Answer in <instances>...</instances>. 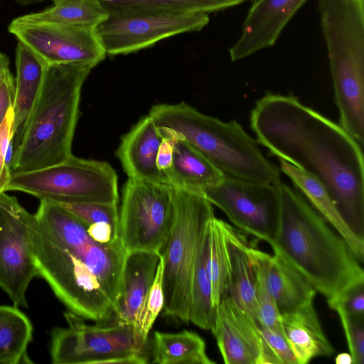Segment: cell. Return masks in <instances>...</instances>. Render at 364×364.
<instances>
[{
    "instance_id": "cell-43",
    "label": "cell",
    "mask_w": 364,
    "mask_h": 364,
    "mask_svg": "<svg viewBox=\"0 0 364 364\" xmlns=\"http://www.w3.org/2000/svg\"><path fill=\"white\" fill-rule=\"evenodd\" d=\"M16 3L22 6L31 5L34 4H38L43 1H46L48 0H15Z\"/></svg>"
},
{
    "instance_id": "cell-2",
    "label": "cell",
    "mask_w": 364,
    "mask_h": 364,
    "mask_svg": "<svg viewBox=\"0 0 364 364\" xmlns=\"http://www.w3.org/2000/svg\"><path fill=\"white\" fill-rule=\"evenodd\" d=\"M38 271L70 312L107 322L118 296L127 252L101 243L59 203L41 200L29 227Z\"/></svg>"
},
{
    "instance_id": "cell-11",
    "label": "cell",
    "mask_w": 364,
    "mask_h": 364,
    "mask_svg": "<svg viewBox=\"0 0 364 364\" xmlns=\"http://www.w3.org/2000/svg\"><path fill=\"white\" fill-rule=\"evenodd\" d=\"M95 31L106 54L136 52L171 36L201 30L208 14L157 10L108 12Z\"/></svg>"
},
{
    "instance_id": "cell-13",
    "label": "cell",
    "mask_w": 364,
    "mask_h": 364,
    "mask_svg": "<svg viewBox=\"0 0 364 364\" xmlns=\"http://www.w3.org/2000/svg\"><path fill=\"white\" fill-rule=\"evenodd\" d=\"M32 217L15 197L0 194V287L16 306H28L26 291L38 276L29 230Z\"/></svg>"
},
{
    "instance_id": "cell-31",
    "label": "cell",
    "mask_w": 364,
    "mask_h": 364,
    "mask_svg": "<svg viewBox=\"0 0 364 364\" xmlns=\"http://www.w3.org/2000/svg\"><path fill=\"white\" fill-rule=\"evenodd\" d=\"M163 262L160 256L154 281L141 310L135 334L139 341L146 345L149 333L160 312L164 309V294L163 289Z\"/></svg>"
},
{
    "instance_id": "cell-44",
    "label": "cell",
    "mask_w": 364,
    "mask_h": 364,
    "mask_svg": "<svg viewBox=\"0 0 364 364\" xmlns=\"http://www.w3.org/2000/svg\"><path fill=\"white\" fill-rule=\"evenodd\" d=\"M52 1H53L54 4H57L62 0H52Z\"/></svg>"
},
{
    "instance_id": "cell-23",
    "label": "cell",
    "mask_w": 364,
    "mask_h": 364,
    "mask_svg": "<svg viewBox=\"0 0 364 364\" xmlns=\"http://www.w3.org/2000/svg\"><path fill=\"white\" fill-rule=\"evenodd\" d=\"M164 176L173 188L201 193L204 188L220 182L225 175L178 134L171 166Z\"/></svg>"
},
{
    "instance_id": "cell-32",
    "label": "cell",
    "mask_w": 364,
    "mask_h": 364,
    "mask_svg": "<svg viewBox=\"0 0 364 364\" xmlns=\"http://www.w3.org/2000/svg\"><path fill=\"white\" fill-rule=\"evenodd\" d=\"M255 301L257 306L256 321L259 327L283 333L281 312L262 277L255 269Z\"/></svg>"
},
{
    "instance_id": "cell-14",
    "label": "cell",
    "mask_w": 364,
    "mask_h": 364,
    "mask_svg": "<svg viewBox=\"0 0 364 364\" xmlns=\"http://www.w3.org/2000/svg\"><path fill=\"white\" fill-rule=\"evenodd\" d=\"M93 26L14 19L10 33L48 64L82 63L96 66L106 53Z\"/></svg>"
},
{
    "instance_id": "cell-3",
    "label": "cell",
    "mask_w": 364,
    "mask_h": 364,
    "mask_svg": "<svg viewBox=\"0 0 364 364\" xmlns=\"http://www.w3.org/2000/svg\"><path fill=\"white\" fill-rule=\"evenodd\" d=\"M270 245L274 253L303 274L316 291L334 301L364 283L360 262L344 239L299 191L282 181Z\"/></svg>"
},
{
    "instance_id": "cell-12",
    "label": "cell",
    "mask_w": 364,
    "mask_h": 364,
    "mask_svg": "<svg viewBox=\"0 0 364 364\" xmlns=\"http://www.w3.org/2000/svg\"><path fill=\"white\" fill-rule=\"evenodd\" d=\"M201 194L237 230L271 245L279 210L277 185L225 175Z\"/></svg>"
},
{
    "instance_id": "cell-17",
    "label": "cell",
    "mask_w": 364,
    "mask_h": 364,
    "mask_svg": "<svg viewBox=\"0 0 364 364\" xmlns=\"http://www.w3.org/2000/svg\"><path fill=\"white\" fill-rule=\"evenodd\" d=\"M159 261L160 255L157 252H134L127 254L119 291L107 322L130 325L135 331Z\"/></svg>"
},
{
    "instance_id": "cell-36",
    "label": "cell",
    "mask_w": 364,
    "mask_h": 364,
    "mask_svg": "<svg viewBox=\"0 0 364 364\" xmlns=\"http://www.w3.org/2000/svg\"><path fill=\"white\" fill-rule=\"evenodd\" d=\"M328 304L329 307L338 304L350 316L363 319L364 283L355 286L339 299Z\"/></svg>"
},
{
    "instance_id": "cell-26",
    "label": "cell",
    "mask_w": 364,
    "mask_h": 364,
    "mask_svg": "<svg viewBox=\"0 0 364 364\" xmlns=\"http://www.w3.org/2000/svg\"><path fill=\"white\" fill-rule=\"evenodd\" d=\"M29 318L16 306L0 305V363H30L27 348L32 340Z\"/></svg>"
},
{
    "instance_id": "cell-27",
    "label": "cell",
    "mask_w": 364,
    "mask_h": 364,
    "mask_svg": "<svg viewBox=\"0 0 364 364\" xmlns=\"http://www.w3.org/2000/svg\"><path fill=\"white\" fill-rule=\"evenodd\" d=\"M225 225V221L214 216L209 223L206 237L205 263L214 307L230 291Z\"/></svg>"
},
{
    "instance_id": "cell-35",
    "label": "cell",
    "mask_w": 364,
    "mask_h": 364,
    "mask_svg": "<svg viewBox=\"0 0 364 364\" xmlns=\"http://www.w3.org/2000/svg\"><path fill=\"white\" fill-rule=\"evenodd\" d=\"M14 145L13 107L7 112L0 126V194L6 191L12 176L10 167L6 163L8 148Z\"/></svg>"
},
{
    "instance_id": "cell-18",
    "label": "cell",
    "mask_w": 364,
    "mask_h": 364,
    "mask_svg": "<svg viewBox=\"0 0 364 364\" xmlns=\"http://www.w3.org/2000/svg\"><path fill=\"white\" fill-rule=\"evenodd\" d=\"M253 268L262 277L280 312L314 301L316 291L310 282L279 255H271L252 243Z\"/></svg>"
},
{
    "instance_id": "cell-39",
    "label": "cell",
    "mask_w": 364,
    "mask_h": 364,
    "mask_svg": "<svg viewBox=\"0 0 364 364\" xmlns=\"http://www.w3.org/2000/svg\"><path fill=\"white\" fill-rule=\"evenodd\" d=\"M15 93L14 78L9 73L0 85V126L9 109L13 107Z\"/></svg>"
},
{
    "instance_id": "cell-21",
    "label": "cell",
    "mask_w": 364,
    "mask_h": 364,
    "mask_svg": "<svg viewBox=\"0 0 364 364\" xmlns=\"http://www.w3.org/2000/svg\"><path fill=\"white\" fill-rule=\"evenodd\" d=\"M281 317L284 336L298 364L333 354L334 349L322 329L314 301L281 312Z\"/></svg>"
},
{
    "instance_id": "cell-34",
    "label": "cell",
    "mask_w": 364,
    "mask_h": 364,
    "mask_svg": "<svg viewBox=\"0 0 364 364\" xmlns=\"http://www.w3.org/2000/svg\"><path fill=\"white\" fill-rule=\"evenodd\" d=\"M337 312L346 339L353 364L364 363L363 319L348 314L339 305L329 307Z\"/></svg>"
},
{
    "instance_id": "cell-29",
    "label": "cell",
    "mask_w": 364,
    "mask_h": 364,
    "mask_svg": "<svg viewBox=\"0 0 364 364\" xmlns=\"http://www.w3.org/2000/svg\"><path fill=\"white\" fill-rule=\"evenodd\" d=\"M109 11L157 10L174 12H214L230 8L246 0H100Z\"/></svg>"
},
{
    "instance_id": "cell-10",
    "label": "cell",
    "mask_w": 364,
    "mask_h": 364,
    "mask_svg": "<svg viewBox=\"0 0 364 364\" xmlns=\"http://www.w3.org/2000/svg\"><path fill=\"white\" fill-rule=\"evenodd\" d=\"M172 186L128 178L119 213V238L127 253H160L173 219Z\"/></svg>"
},
{
    "instance_id": "cell-1",
    "label": "cell",
    "mask_w": 364,
    "mask_h": 364,
    "mask_svg": "<svg viewBox=\"0 0 364 364\" xmlns=\"http://www.w3.org/2000/svg\"><path fill=\"white\" fill-rule=\"evenodd\" d=\"M250 126L271 154L319 181L345 223L364 239L362 146L340 124L294 95L267 93L252 109Z\"/></svg>"
},
{
    "instance_id": "cell-30",
    "label": "cell",
    "mask_w": 364,
    "mask_h": 364,
    "mask_svg": "<svg viewBox=\"0 0 364 364\" xmlns=\"http://www.w3.org/2000/svg\"><path fill=\"white\" fill-rule=\"evenodd\" d=\"M205 242L206 237L200 249L194 266L191 289L188 322L204 330H210L215 307L212 303L211 285L205 268Z\"/></svg>"
},
{
    "instance_id": "cell-22",
    "label": "cell",
    "mask_w": 364,
    "mask_h": 364,
    "mask_svg": "<svg viewBox=\"0 0 364 364\" xmlns=\"http://www.w3.org/2000/svg\"><path fill=\"white\" fill-rule=\"evenodd\" d=\"M279 161L280 171L291 180L311 205L344 239L362 263L364 260V239L356 235L345 223L325 187L313 176L287 161Z\"/></svg>"
},
{
    "instance_id": "cell-5",
    "label": "cell",
    "mask_w": 364,
    "mask_h": 364,
    "mask_svg": "<svg viewBox=\"0 0 364 364\" xmlns=\"http://www.w3.org/2000/svg\"><path fill=\"white\" fill-rule=\"evenodd\" d=\"M149 114L196 147L224 175L277 185L281 171L235 120L223 122L185 102L153 106Z\"/></svg>"
},
{
    "instance_id": "cell-40",
    "label": "cell",
    "mask_w": 364,
    "mask_h": 364,
    "mask_svg": "<svg viewBox=\"0 0 364 364\" xmlns=\"http://www.w3.org/2000/svg\"><path fill=\"white\" fill-rule=\"evenodd\" d=\"M86 229L92 238L101 243L114 242L119 240V230L106 223H95Z\"/></svg>"
},
{
    "instance_id": "cell-25",
    "label": "cell",
    "mask_w": 364,
    "mask_h": 364,
    "mask_svg": "<svg viewBox=\"0 0 364 364\" xmlns=\"http://www.w3.org/2000/svg\"><path fill=\"white\" fill-rule=\"evenodd\" d=\"M152 363L214 364L206 353L204 340L193 331H154L151 345Z\"/></svg>"
},
{
    "instance_id": "cell-16",
    "label": "cell",
    "mask_w": 364,
    "mask_h": 364,
    "mask_svg": "<svg viewBox=\"0 0 364 364\" xmlns=\"http://www.w3.org/2000/svg\"><path fill=\"white\" fill-rule=\"evenodd\" d=\"M307 0H257L244 21L241 35L230 47L232 61L271 47L282 31Z\"/></svg>"
},
{
    "instance_id": "cell-38",
    "label": "cell",
    "mask_w": 364,
    "mask_h": 364,
    "mask_svg": "<svg viewBox=\"0 0 364 364\" xmlns=\"http://www.w3.org/2000/svg\"><path fill=\"white\" fill-rule=\"evenodd\" d=\"M160 128L163 138L158 150L156 165L159 170L164 174L171 166L174 144L178 134L168 128L161 127Z\"/></svg>"
},
{
    "instance_id": "cell-33",
    "label": "cell",
    "mask_w": 364,
    "mask_h": 364,
    "mask_svg": "<svg viewBox=\"0 0 364 364\" xmlns=\"http://www.w3.org/2000/svg\"><path fill=\"white\" fill-rule=\"evenodd\" d=\"M59 204L80 220L86 228L95 223H106L119 230L117 204L102 203Z\"/></svg>"
},
{
    "instance_id": "cell-41",
    "label": "cell",
    "mask_w": 364,
    "mask_h": 364,
    "mask_svg": "<svg viewBox=\"0 0 364 364\" xmlns=\"http://www.w3.org/2000/svg\"><path fill=\"white\" fill-rule=\"evenodd\" d=\"M9 73V59L6 55L0 52V85Z\"/></svg>"
},
{
    "instance_id": "cell-20",
    "label": "cell",
    "mask_w": 364,
    "mask_h": 364,
    "mask_svg": "<svg viewBox=\"0 0 364 364\" xmlns=\"http://www.w3.org/2000/svg\"><path fill=\"white\" fill-rule=\"evenodd\" d=\"M48 66V63L41 56L23 43L18 42L13 104L14 151L21 141L26 124L41 90Z\"/></svg>"
},
{
    "instance_id": "cell-24",
    "label": "cell",
    "mask_w": 364,
    "mask_h": 364,
    "mask_svg": "<svg viewBox=\"0 0 364 364\" xmlns=\"http://www.w3.org/2000/svg\"><path fill=\"white\" fill-rule=\"evenodd\" d=\"M228 259L229 294L256 321L255 274L252 262L250 242L246 234L225 223Z\"/></svg>"
},
{
    "instance_id": "cell-7",
    "label": "cell",
    "mask_w": 364,
    "mask_h": 364,
    "mask_svg": "<svg viewBox=\"0 0 364 364\" xmlns=\"http://www.w3.org/2000/svg\"><path fill=\"white\" fill-rule=\"evenodd\" d=\"M339 115L364 112V0H318Z\"/></svg>"
},
{
    "instance_id": "cell-4",
    "label": "cell",
    "mask_w": 364,
    "mask_h": 364,
    "mask_svg": "<svg viewBox=\"0 0 364 364\" xmlns=\"http://www.w3.org/2000/svg\"><path fill=\"white\" fill-rule=\"evenodd\" d=\"M94 67L82 63L48 64L41 90L14 154L12 174L58 164L72 155L81 90Z\"/></svg>"
},
{
    "instance_id": "cell-8",
    "label": "cell",
    "mask_w": 364,
    "mask_h": 364,
    "mask_svg": "<svg viewBox=\"0 0 364 364\" xmlns=\"http://www.w3.org/2000/svg\"><path fill=\"white\" fill-rule=\"evenodd\" d=\"M7 191L58 203L117 204V175L107 163L76 157L46 168L12 174Z\"/></svg>"
},
{
    "instance_id": "cell-37",
    "label": "cell",
    "mask_w": 364,
    "mask_h": 364,
    "mask_svg": "<svg viewBox=\"0 0 364 364\" xmlns=\"http://www.w3.org/2000/svg\"><path fill=\"white\" fill-rule=\"evenodd\" d=\"M269 346L281 360L282 364H298L297 360L283 333L259 327Z\"/></svg>"
},
{
    "instance_id": "cell-6",
    "label": "cell",
    "mask_w": 364,
    "mask_h": 364,
    "mask_svg": "<svg viewBox=\"0 0 364 364\" xmlns=\"http://www.w3.org/2000/svg\"><path fill=\"white\" fill-rule=\"evenodd\" d=\"M173 219L159 255L163 262L164 314L188 323L196 261L215 216L213 205L199 193L172 187Z\"/></svg>"
},
{
    "instance_id": "cell-9",
    "label": "cell",
    "mask_w": 364,
    "mask_h": 364,
    "mask_svg": "<svg viewBox=\"0 0 364 364\" xmlns=\"http://www.w3.org/2000/svg\"><path fill=\"white\" fill-rule=\"evenodd\" d=\"M68 327L51 332L50 355L55 364L147 363L145 345L132 326L117 322L87 325L83 318L66 312Z\"/></svg>"
},
{
    "instance_id": "cell-28",
    "label": "cell",
    "mask_w": 364,
    "mask_h": 364,
    "mask_svg": "<svg viewBox=\"0 0 364 364\" xmlns=\"http://www.w3.org/2000/svg\"><path fill=\"white\" fill-rule=\"evenodd\" d=\"M108 14L100 0H62L46 10L15 19L20 22H55L95 27Z\"/></svg>"
},
{
    "instance_id": "cell-42",
    "label": "cell",
    "mask_w": 364,
    "mask_h": 364,
    "mask_svg": "<svg viewBox=\"0 0 364 364\" xmlns=\"http://www.w3.org/2000/svg\"><path fill=\"white\" fill-rule=\"evenodd\" d=\"M335 363L336 364H352L353 359L350 353H341L336 355Z\"/></svg>"
},
{
    "instance_id": "cell-15",
    "label": "cell",
    "mask_w": 364,
    "mask_h": 364,
    "mask_svg": "<svg viewBox=\"0 0 364 364\" xmlns=\"http://www.w3.org/2000/svg\"><path fill=\"white\" fill-rule=\"evenodd\" d=\"M210 330L226 364H282L257 321L230 294L215 306Z\"/></svg>"
},
{
    "instance_id": "cell-19",
    "label": "cell",
    "mask_w": 364,
    "mask_h": 364,
    "mask_svg": "<svg viewBox=\"0 0 364 364\" xmlns=\"http://www.w3.org/2000/svg\"><path fill=\"white\" fill-rule=\"evenodd\" d=\"M161 129L149 115L142 117L123 136L117 156L129 179L167 183L156 165Z\"/></svg>"
}]
</instances>
